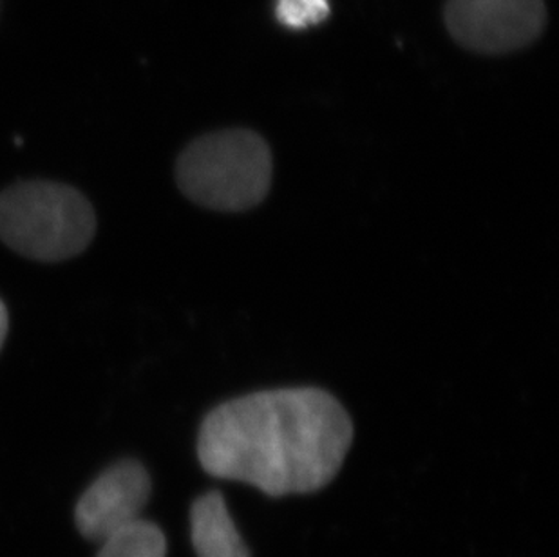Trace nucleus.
<instances>
[{
    "label": "nucleus",
    "instance_id": "1",
    "mask_svg": "<svg viewBox=\"0 0 559 557\" xmlns=\"http://www.w3.org/2000/svg\"><path fill=\"white\" fill-rule=\"evenodd\" d=\"M354 442V422L319 388L258 391L217 405L198 435L201 467L272 498L326 487Z\"/></svg>",
    "mask_w": 559,
    "mask_h": 557
},
{
    "label": "nucleus",
    "instance_id": "2",
    "mask_svg": "<svg viewBox=\"0 0 559 557\" xmlns=\"http://www.w3.org/2000/svg\"><path fill=\"white\" fill-rule=\"evenodd\" d=\"M272 168L269 143L258 132L225 129L190 143L176 165V181L198 205L245 212L269 194Z\"/></svg>",
    "mask_w": 559,
    "mask_h": 557
},
{
    "label": "nucleus",
    "instance_id": "3",
    "mask_svg": "<svg viewBox=\"0 0 559 557\" xmlns=\"http://www.w3.org/2000/svg\"><path fill=\"white\" fill-rule=\"evenodd\" d=\"M96 216L79 190L53 181H22L0 194V239L24 258L57 263L90 247Z\"/></svg>",
    "mask_w": 559,
    "mask_h": 557
},
{
    "label": "nucleus",
    "instance_id": "4",
    "mask_svg": "<svg viewBox=\"0 0 559 557\" xmlns=\"http://www.w3.org/2000/svg\"><path fill=\"white\" fill-rule=\"evenodd\" d=\"M544 0H448L445 24L456 43L484 55L511 54L544 32Z\"/></svg>",
    "mask_w": 559,
    "mask_h": 557
},
{
    "label": "nucleus",
    "instance_id": "5",
    "mask_svg": "<svg viewBox=\"0 0 559 557\" xmlns=\"http://www.w3.org/2000/svg\"><path fill=\"white\" fill-rule=\"evenodd\" d=\"M151 498V476L136 460H123L107 469L80 498L74 521L91 542H106L115 532L140 520Z\"/></svg>",
    "mask_w": 559,
    "mask_h": 557
},
{
    "label": "nucleus",
    "instance_id": "6",
    "mask_svg": "<svg viewBox=\"0 0 559 557\" xmlns=\"http://www.w3.org/2000/svg\"><path fill=\"white\" fill-rule=\"evenodd\" d=\"M190 536L198 557H252L219 490L206 493L192 505Z\"/></svg>",
    "mask_w": 559,
    "mask_h": 557
},
{
    "label": "nucleus",
    "instance_id": "7",
    "mask_svg": "<svg viewBox=\"0 0 559 557\" xmlns=\"http://www.w3.org/2000/svg\"><path fill=\"white\" fill-rule=\"evenodd\" d=\"M167 540L158 525L136 520L102 542L98 557H165Z\"/></svg>",
    "mask_w": 559,
    "mask_h": 557
},
{
    "label": "nucleus",
    "instance_id": "8",
    "mask_svg": "<svg viewBox=\"0 0 559 557\" xmlns=\"http://www.w3.org/2000/svg\"><path fill=\"white\" fill-rule=\"evenodd\" d=\"M330 15V0H277L275 16L288 29H307Z\"/></svg>",
    "mask_w": 559,
    "mask_h": 557
},
{
    "label": "nucleus",
    "instance_id": "9",
    "mask_svg": "<svg viewBox=\"0 0 559 557\" xmlns=\"http://www.w3.org/2000/svg\"><path fill=\"white\" fill-rule=\"evenodd\" d=\"M8 310H5L4 303L0 300V347L4 344L5 335H8Z\"/></svg>",
    "mask_w": 559,
    "mask_h": 557
}]
</instances>
